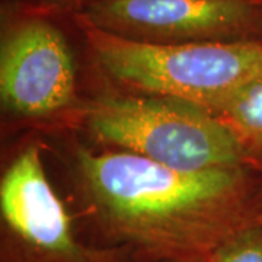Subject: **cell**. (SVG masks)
I'll return each instance as SVG.
<instances>
[{
  "instance_id": "cell-10",
  "label": "cell",
  "mask_w": 262,
  "mask_h": 262,
  "mask_svg": "<svg viewBox=\"0 0 262 262\" xmlns=\"http://www.w3.org/2000/svg\"><path fill=\"white\" fill-rule=\"evenodd\" d=\"M19 2H24V3H28V5H31V6H35L38 0H19Z\"/></svg>"
},
{
  "instance_id": "cell-9",
  "label": "cell",
  "mask_w": 262,
  "mask_h": 262,
  "mask_svg": "<svg viewBox=\"0 0 262 262\" xmlns=\"http://www.w3.org/2000/svg\"><path fill=\"white\" fill-rule=\"evenodd\" d=\"M92 0H38L37 5L32 8H38V9L48 10H72V13L83 8L86 3H89Z\"/></svg>"
},
{
  "instance_id": "cell-2",
  "label": "cell",
  "mask_w": 262,
  "mask_h": 262,
  "mask_svg": "<svg viewBox=\"0 0 262 262\" xmlns=\"http://www.w3.org/2000/svg\"><path fill=\"white\" fill-rule=\"evenodd\" d=\"M88 133L108 150L178 170L262 169L234 133L207 108L166 95H103L83 111Z\"/></svg>"
},
{
  "instance_id": "cell-4",
  "label": "cell",
  "mask_w": 262,
  "mask_h": 262,
  "mask_svg": "<svg viewBox=\"0 0 262 262\" xmlns=\"http://www.w3.org/2000/svg\"><path fill=\"white\" fill-rule=\"evenodd\" d=\"M0 262H139L120 246L92 244L50 182L41 147L31 143L0 181Z\"/></svg>"
},
{
  "instance_id": "cell-6",
  "label": "cell",
  "mask_w": 262,
  "mask_h": 262,
  "mask_svg": "<svg viewBox=\"0 0 262 262\" xmlns=\"http://www.w3.org/2000/svg\"><path fill=\"white\" fill-rule=\"evenodd\" d=\"M51 13L25 10L2 31V106L27 121L53 120L77 105L75 56Z\"/></svg>"
},
{
  "instance_id": "cell-8",
  "label": "cell",
  "mask_w": 262,
  "mask_h": 262,
  "mask_svg": "<svg viewBox=\"0 0 262 262\" xmlns=\"http://www.w3.org/2000/svg\"><path fill=\"white\" fill-rule=\"evenodd\" d=\"M207 262H262V222L230 234L211 252Z\"/></svg>"
},
{
  "instance_id": "cell-5",
  "label": "cell",
  "mask_w": 262,
  "mask_h": 262,
  "mask_svg": "<svg viewBox=\"0 0 262 262\" xmlns=\"http://www.w3.org/2000/svg\"><path fill=\"white\" fill-rule=\"evenodd\" d=\"M72 15L149 46L262 41V0H92Z\"/></svg>"
},
{
  "instance_id": "cell-11",
  "label": "cell",
  "mask_w": 262,
  "mask_h": 262,
  "mask_svg": "<svg viewBox=\"0 0 262 262\" xmlns=\"http://www.w3.org/2000/svg\"><path fill=\"white\" fill-rule=\"evenodd\" d=\"M261 222H262V215H261Z\"/></svg>"
},
{
  "instance_id": "cell-7",
  "label": "cell",
  "mask_w": 262,
  "mask_h": 262,
  "mask_svg": "<svg viewBox=\"0 0 262 262\" xmlns=\"http://www.w3.org/2000/svg\"><path fill=\"white\" fill-rule=\"evenodd\" d=\"M210 111L262 162V77L241 88Z\"/></svg>"
},
{
  "instance_id": "cell-3",
  "label": "cell",
  "mask_w": 262,
  "mask_h": 262,
  "mask_svg": "<svg viewBox=\"0 0 262 262\" xmlns=\"http://www.w3.org/2000/svg\"><path fill=\"white\" fill-rule=\"evenodd\" d=\"M75 24L98 70L124 92L173 96L210 111L262 77V41L149 46Z\"/></svg>"
},
{
  "instance_id": "cell-1",
  "label": "cell",
  "mask_w": 262,
  "mask_h": 262,
  "mask_svg": "<svg viewBox=\"0 0 262 262\" xmlns=\"http://www.w3.org/2000/svg\"><path fill=\"white\" fill-rule=\"evenodd\" d=\"M91 242L139 262H207L219 245L261 222L262 169L178 170L118 151L75 150Z\"/></svg>"
}]
</instances>
